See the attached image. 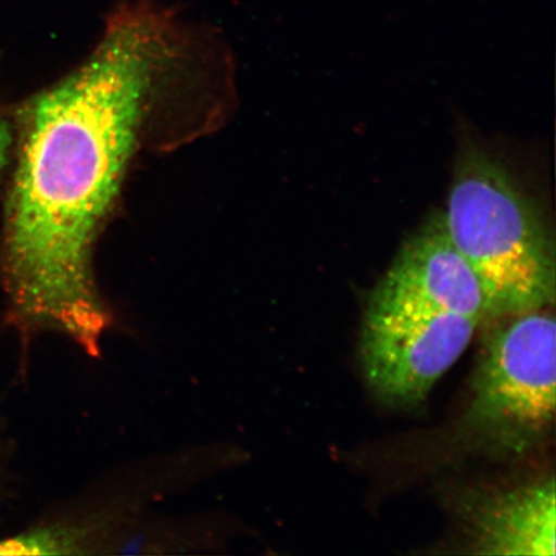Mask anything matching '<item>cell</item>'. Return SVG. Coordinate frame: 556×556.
I'll return each mask as SVG.
<instances>
[{
  "instance_id": "6da1fadb",
  "label": "cell",
  "mask_w": 556,
  "mask_h": 556,
  "mask_svg": "<svg viewBox=\"0 0 556 556\" xmlns=\"http://www.w3.org/2000/svg\"><path fill=\"white\" fill-rule=\"evenodd\" d=\"M182 40L156 0H124L90 58L33 104L13 189L4 280L11 321L99 356L113 313L92 270L156 73Z\"/></svg>"
},
{
  "instance_id": "8992f818",
  "label": "cell",
  "mask_w": 556,
  "mask_h": 556,
  "mask_svg": "<svg viewBox=\"0 0 556 556\" xmlns=\"http://www.w3.org/2000/svg\"><path fill=\"white\" fill-rule=\"evenodd\" d=\"M554 479L497 493L471 516L472 545L481 555H555Z\"/></svg>"
},
{
  "instance_id": "277c9868",
  "label": "cell",
  "mask_w": 556,
  "mask_h": 556,
  "mask_svg": "<svg viewBox=\"0 0 556 556\" xmlns=\"http://www.w3.org/2000/svg\"><path fill=\"white\" fill-rule=\"evenodd\" d=\"M479 323L378 283L361 330L368 387L391 406H414L467 350Z\"/></svg>"
},
{
  "instance_id": "5b68a950",
  "label": "cell",
  "mask_w": 556,
  "mask_h": 556,
  "mask_svg": "<svg viewBox=\"0 0 556 556\" xmlns=\"http://www.w3.org/2000/svg\"><path fill=\"white\" fill-rule=\"evenodd\" d=\"M380 283L438 311L489 318L481 281L451 240L443 214L417 229Z\"/></svg>"
},
{
  "instance_id": "52a82bcc",
  "label": "cell",
  "mask_w": 556,
  "mask_h": 556,
  "mask_svg": "<svg viewBox=\"0 0 556 556\" xmlns=\"http://www.w3.org/2000/svg\"><path fill=\"white\" fill-rule=\"evenodd\" d=\"M5 149H7V136H5V131L2 128V125H0V166H2V164H3Z\"/></svg>"
},
{
  "instance_id": "7a4b0ae2",
  "label": "cell",
  "mask_w": 556,
  "mask_h": 556,
  "mask_svg": "<svg viewBox=\"0 0 556 556\" xmlns=\"http://www.w3.org/2000/svg\"><path fill=\"white\" fill-rule=\"evenodd\" d=\"M443 219L482 283L489 317L518 316L554 302L552 236L510 174L476 146L458 156Z\"/></svg>"
},
{
  "instance_id": "3957f363",
  "label": "cell",
  "mask_w": 556,
  "mask_h": 556,
  "mask_svg": "<svg viewBox=\"0 0 556 556\" xmlns=\"http://www.w3.org/2000/svg\"><path fill=\"white\" fill-rule=\"evenodd\" d=\"M513 317L486 339L467 422L495 447L521 454L553 427L556 326L542 309Z\"/></svg>"
}]
</instances>
